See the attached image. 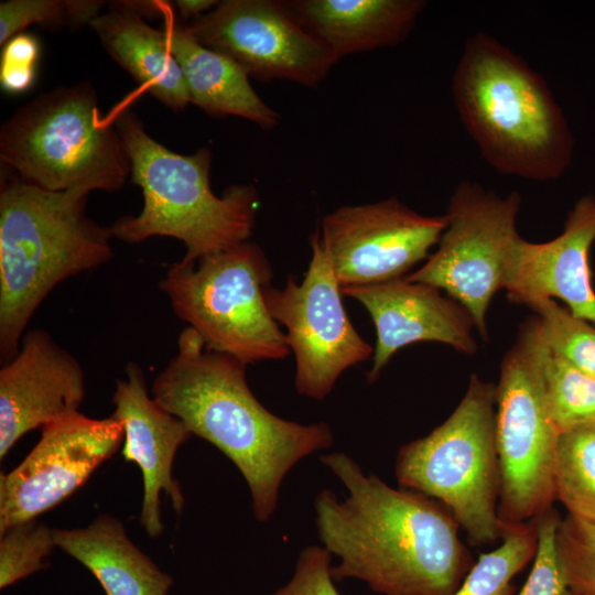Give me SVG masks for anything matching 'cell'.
Returning <instances> with one entry per match:
<instances>
[{"label":"cell","mask_w":595,"mask_h":595,"mask_svg":"<svg viewBox=\"0 0 595 595\" xmlns=\"http://www.w3.org/2000/svg\"><path fill=\"white\" fill-rule=\"evenodd\" d=\"M320 461L345 486L314 498L318 539L335 582L358 580L381 595H453L475 563L459 524L440 501L365 474L343 452Z\"/></svg>","instance_id":"cell-1"},{"label":"cell","mask_w":595,"mask_h":595,"mask_svg":"<svg viewBox=\"0 0 595 595\" xmlns=\"http://www.w3.org/2000/svg\"><path fill=\"white\" fill-rule=\"evenodd\" d=\"M247 366L207 349L187 326L178 335L176 354L154 378L151 396L234 463L249 488L255 519L267 522L288 473L332 446L334 434L326 422L302 424L264 408L248 386Z\"/></svg>","instance_id":"cell-2"},{"label":"cell","mask_w":595,"mask_h":595,"mask_svg":"<svg viewBox=\"0 0 595 595\" xmlns=\"http://www.w3.org/2000/svg\"><path fill=\"white\" fill-rule=\"evenodd\" d=\"M452 95L465 130L498 173L547 182L571 165L574 137L547 80L494 36L466 39Z\"/></svg>","instance_id":"cell-3"},{"label":"cell","mask_w":595,"mask_h":595,"mask_svg":"<svg viewBox=\"0 0 595 595\" xmlns=\"http://www.w3.org/2000/svg\"><path fill=\"white\" fill-rule=\"evenodd\" d=\"M1 170L0 355L19 350L35 311L61 282L112 258L110 226L87 216L89 192L48 191Z\"/></svg>","instance_id":"cell-4"},{"label":"cell","mask_w":595,"mask_h":595,"mask_svg":"<svg viewBox=\"0 0 595 595\" xmlns=\"http://www.w3.org/2000/svg\"><path fill=\"white\" fill-rule=\"evenodd\" d=\"M131 163V182L142 190L137 216L110 225L113 238L140 244L151 237H172L186 248L182 262L192 263L252 236L259 195L251 185H231L221 196L210 188L212 153L202 147L180 154L152 139L138 117L125 108L115 118Z\"/></svg>","instance_id":"cell-5"},{"label":"cell","mask_w":595,"mask_h":595,"mask_svg":"<svg viewBox=\"0 0 595 595\" xmlns=\"http://www.w3.org/2000/svg\"><path fill=\"white\" fill-rule=\"evenodd\" d=\"M0 159L22 180L56 192H116L131 175L125 143L99 118L87 80L56 87L18 109L1 126Z\"/></svg>","instance_id":"cell-6"},{"label":"cell","mask_w":595,"mask_h":595,"mask_svg":"<svg viewBox=\"0 0 595 595\" xmlns=\"http://www.w3.org/2000/svg\"><path fill=\"white\" fill-rule=\"evenodd\" d=\"M495 421L496 385L472 375L452 414L402 445L394 463L399 487L443 504L474 547L502 538Z\"/></svg>","instance_id":"cell-7"},{"label":"cell","mask_w":595,"mask_h":595,"mask_svg":"<svg viewBox=\"0 0 595 595\" xmlns=\"http://www.w3.org/2000/svg\"><path fill=\"white\" fill-rule=\"evenodd\" d=\"M551 354L538 317L521 324L496 385V445L502 533L551 510L561 432L550 409L545 366Z\"/></svg>","instance_id":"cell-8"},{"label":"cell","mask_w":595,"mask_h":595,"mask_svg":"<svg viewBox=\"0 0 595 595\" xmlns=\"http://www.w3.org/2000/svg\"><path fill=\"white\" fill-rule=\"evenodd\" d=\"M271 277L264 252L248 240L192 263H173L159 288L207 349L249 365L291 351L264 301Z\"/></svg>","instance_id":"cell-9"},{"label":"cell","mask_w":595,"mask_h":595,"mask_svg":"<svg viewBox=\"0 0 595 595\" xmlns=\"http://www.w3.org/2000/svg\"><path fill=\"white\" fill-rule=\"evenodd\" d=\"M521 196L501 197L478 182L463 181L452 194L446 228L439 247L416 271L404 275L444 291L470 314L482 338L487 339L486 314L499 289L519 239L516 220Z\"/></svg>","instance_id":"cell-10"},{"label":"cell","mask_w":595,"mask_h":595,"mask_svg":"<svg viewBox=\"0 0 595 595\" xmlns=\"http://www.w3.org/2000/svg\"><path fill=\"white\" fill-rule=\"evenodd\" d=\"M310 244L312 257L303 280L298 283L289 277L282 289L267 286L264 301L272 318L286 328L295 358V390L323 400L340 375L370 358L374 348L347 316L342 286L318 229Z\"/></svg>","instance_id":"cell-11"},{"label":"cell","mask_w":595,"mask_h":595,"mask_svg":"<svg viewBox=\"0 0 595 595\" xmlns=\"http://www.w3.org/2000/svg\"><path fill=\"white\" fill-rule=\"evenodd\" d=\"M185 29L198 43L230 57L258 79L314 86L338 62L300 23L288 1H219Z\"/></svg>","instance_id":"cell-12"},{"label":"cell","mask_w":595,"mask_h":595,"mask_svg":"<svg viewBox=\"0 0 595 595\" xmlns=\"http://www.w3.org/2000/svg\"><path fill=\"white\" fill-rule=\"evenodd\" d=\"M446 217L425 216L390 197L342 206L326 215L320 236L342 288L403 278L430 256L446 228Z\"/></svg>","instance_id":"cell-13"},{"label":"cell","mask_w":595,"mask_h":595,"mask_svg":"<svg viewBox=\"0 0 595 595\" xmlns=\"http://www.w3.org/2000/svg\"><path fill=\"white\" fill-rule=\"evenodd\" d=\"M24 459L0 477V533L60 505L123 443V425L112 415L80 412L43 426Z\"/></svg>","instance_id":"cell-14"},{"label":"cell","mask_w":595,"mask_h":595,"mask_svg":"<svg viewBox=\"0 0 595 595\" xmlns=\"http://www.w3.org/2000/svg\"><path fill=\"white\" fill-rule=\"evenodd\" d=\"M85 393L78 360L46 331L25 332L0 369V458L28 432L79 413Z\"/></svg>","instance_id":"cell-15"},{"label":"cell","mask_w":595,"mask_h":595,"mask_svg":"<svg viewBox=\"0 0 595 595\" xmlns=\"http://www.w3.org/2000/svg\"><path fill=\"white\" fill-rule=\"evenodd\" d=\"M342 293L358 301L376 327L368 382L376 381L391 357L409 344L437 342L466 355L477 350L469 312L435 286L403 277L378 284L342 288Z\"/></svg>","instance_id":"cell-16"},{"label":"cell","mask_w":595,"mask_h":595,"mask_svg":"<svg viewBox=\"0 0 595 595\" xmlns=\"http://www.w3.org/2000/svg\"><path fill=\"white\" fill-rule=\"evenodd\" d=\"M595 241V195L577 199L563 231L545 242L519 237L506 273L505 286L513 303L529 305L558 298L570 312L595 323V291L589 251Z\"/></svg>","instance_id":"cell-17"},{"label":"cell","mask_w":595,"mask_h":595,"mask_svg":"<svg viewBox=\"0 0 595 595\" xmlns=\"http://www.w3.org/2000/svg\"><path fill=\"white\" fill-rule=\"evenodd\" d=\"M111 402L115 405L111 415L123 425L121 454L142 473L140 524L150 538H158L164 530L161 494L171 499L176 512L184 508L185 498L172 469L178 447L193 434L182 420L149 394L143 372L136 363L126 366V378L117 381Z\"/></svg>","instance_id":"cell-18"},{"label":"cell","mask_w":595,"mask_h":595,"mask_svg":"<svg viewBox=\"0 0 595 595\" xmlns=\"http://www.w3.org/2000/svg\"><path fill=\"white\" fill-rule=\"evenodd\" d=\"M300 23L337 61L404 41L426 6L422 0L288 1Z\"/></svg>","instance_id":"cell-19"},{"label":"cell","mask_w":595,"mask_h":595,"mask_svg":"<svg viewBox=\"0 0 595 595\" xmlns=\"http://www.w3.org/2000/svg\"><path fill=\"white\" fill-rule=\"evenodd\" d=\"M163 30L192 104L213 116L240 117L262 129L279 125V113L257 95L238 63L198 43L171 13L165 17Z\"/></svg>","instance_id":"cell-20"},{"label":"cell","mask_w":595,"mask_h":595,"mask_svg":"<svg viewBox=\"0 0 595 595\" xmlns=\"http://www.w3.org/2000/svg\"><path fill=\"white\" fill-rule=\"evenodd\" d=\"M56 547L97 578L106 595H167L173 578L138 547L117 518L102 513L85 528L54 529Z\"/></svg>","instance_id":"cell-21"},{"label":"cell","mask_w":595,"mask_h":595,"mask_svg":"<svg viewBox=\"0 0 595 595\" xmlns=\"http://www.w3.org/2000/svg\"><path fill=\"white\" fill-rule=\"evenodd\" d=\"M110 7L90 23L106 52L159 101L173 111L184 110L191 97L165 31L129 10Z\"/></svg>","instance_id":"cell-22"},{"label":"cell","mask_w":595,"mask_h":595,"mask_svg":"<svg viewBox=\"0 0 595 595\" xmlns=\"http://www.w3.org/2000/svg\"><path fill=\"white\" fill-rule=\"evenodd\" d=\"M555 497L567 515L595 522V425L560 436L555 465Z\"/></svg>","instance_id":"cell-23"},{"label":"cell","mask_w":595,"mask_h":595,"mask_svg":"<svg viewBox=\"0 0 595 595\" xmlns=\"http://www.w3.org/2000/svg\"><path fill=\"white\" fill-rule=\"evenodd\" d=\"M501 543L483 553L473 564L453 595H511L515 576L536 555L537 521L504 532Z\"/></svg>","instance_id":"cell-24"},{"label":"cell","mask_w":595,"mask_h":595,"mask_svg":"<svg viewBox=\"0 0 595 595\" xmlns=\"http://www.w3.org/2000/svg\"><path fill=\"white\" fill-rule=\"evenodd\" d=\"M547 394L561 434L595 425V377L551 351L545 366Z\"/></svg>","instance_id":"cell-25"},{"label":"cell","mask_w":595,"mask_h":595,"mask_svg":"<svg viewBox=\"0 0 595 595\" xmlns=\"http://www.w3.org/2000/svg\"><path fill=\"white\" fill-rule=\"evenodd\" d=\"M104 1L95 0H9L0 3V44L32 24L72 29L89 24L98 18Z\"/></svg>","instance_id":"cell-26"},{"label":"cell","mask_w":595,"mask_h":595,"mask_svg":"<svg viewBox=\"0 0 595 595\" xmlns=\"http://www.w3.org/2000/svg\"><path fill=\"white\" fill-rule=\"evenodd\" d=\"M528 306L537 313L551 351L595 377V325L553 299H540Z\"/></svg>","instance_id":"cell-27"},{"label":"cell","mask_w":595,"mask_h":595,"mask_svg":"<svg viewBox=\"0 0 595 595\" xmlns=\"http://www.w3.org/2000/svg\"><path fill=\"white\" fill-rule=\"evenodd\" d=\"M0 537L1 589L41 571L56 547L54 529L36 519L14 524Z\"/></svg>","instance_id":"cell-28"},{"label":"cell","mask_w":595,"mask_h":595,"mask_svg":"<svg viewBox=\"0 0 595 595\" xmlns=\"http://www.w3.org/2000/svg\"><path fill=\"white\" fill-rule=\"evenodd\" d=\"M556 550L567 584L576 595H595V522L560 518Z\"/></svg>","instance_id":"cell-29"},{"label":"cell","mask_w":595,"mask_h":595,"mask_svg":"<svg viewBox=\"0 0 595 595\" xmlns=\"http://www.w3.org/2000/svg\"><path fill=\"white\" fill-rule=\"evenodd\" d=\"M560 515L552 508L537 520L538 547L518 595H576L567 584L556 550Z\"/></svg>","instance_id":"cell-30"},{"label":"cell","mask_w":595,"mask_h":595,"mask_svg":"<svg viewBox=\"0 0 595 595\" xmlns=\"http://www.w3.org/2000/svg\"><path fill=\"white\" fill-rule=\"evenodd\" d=\"M332 555L322 545L305 547L284 585L270 595H340L332 576Z\"/></svg>","instance_id":"cell-31"},{"label":"cell","mask_w":595,"mask_h":595,"mask_svg":"<svg viewBox=\"0 0 595 595\" xmlns=\"http://www.w3.org/2000/svg\"><path fill=\"white\" fill-rule=\"evenodd\" d=\"M40 53V42L30 33H19L2 45L0 85L3 91L17 95L33 86Z\"/></svg>","instance_id":"cell-32"},{"label":"cell","mask_w":595,"mask_h":595,"mask_svg":"<svg viewBox=\"0 0 595 595\" xmlns=\"http://www.w3.org/2000/svg\"><path fill=\"white\" fill-rule=\"evenodd\" d=\"M167 2L162 1H116L111 4L129 10L141 18L166 17L170 12Z\"/></svg>","instance_id":"cell-33"},{"label":"cell","mask_w":595,"mask_h":595,"mask_svg":"<svg viewBox=\"0 0 595 595\" xmlns=\"http://www.w3.org/2000/svg\"><path fill=\"white\" fill-rule=\"evenodd\" d=\"M175 6L178 9V13L184 20L198 19L203 12L216 7L219 1L215 0H177Z\"/></svg>","instance_id":"cell-34"},{"label":"cell","mask_w":595,"mask_h":595,"mask_svg":"<svg viewBox=\"0 0 595 595\" xmlns=\"http://www.w3.org/2000/svg\"><path fill=\"white\" fill-rule=\"evenodd\" d=\"M594 325H595V323H594Z\"/></svg>","instance_id":"cell-35"}]
</instances>
